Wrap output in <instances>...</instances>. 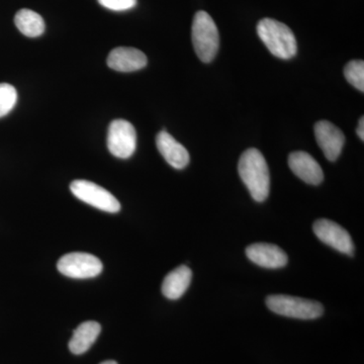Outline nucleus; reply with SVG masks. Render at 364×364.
Returning a JSON list of instances; mask_svg holds the SVG:
<instances>
[{"label": "nucleus", "mask_w": 364, "mask_h": 364, "mask_svg": "<svg viewBox=\"0 0 364 364\" xmlns=\"http://www.w3.org/2000/svg\"><path fill=\"white\" fill-rule=\"evenodd\" d=\"M238 172L253 200L258 203L264 202L269 195L270 176L262 153L254 148L246 150L239 160Z\"/></svg>", "instance_id": "f257e3e1"}, {"label": "nucleus", "mask_w": 364, "mask_h": 364, "mask_svg": "<svg viewBox=\"0 0 364 364\" xmlns=\"http://www.w3.org/2000/svg\"><path fill=\"white\" fill-rule=\"evenodd\" d=\"M257 33L263 44L277 58L287 60L298 51L293 31L284 23L272 18H263L257 25Z\"/></svg>", "instance_id": "f03ea898"}, {"label": "nucleus", "mask_w": 364, "mask_h": 364, "mask_svg": "<svg viewBox=\"0 0 364 364\" xmlns=\"http://www.w3.org/2000/svg\"><path fill=\"white\" fill-rule=\"evenodd\" d=\"M191 38L198 58L210 63L217 55L220 46L219 31L214 20L205 11L196 14L191 28Z\"/></svg>", "instance_id": "7ed1b4c3"}, {"label": "nucleus", "mask_w": 364, "mask_h": 364, "mask_svg": "<svg viewBox=\"0 0 364 364\" xmlns=\"http://www.w3.org/2000/svg\"><path fill=\"white\" fill-rule=\"evenodd\" d=\"M267 306L273 313L299 320H314L324 313V308L318 301L286 294L267 296Z\"/></svg>", "instance_id": "20e7f679"}, {"label": "nucleus", "mask_w": 364, "mask_h": 364, "mask_svg": "<svg viewBox=\"0 0 364 364\" xmlns=\"http://www.w3.org/2000/svg\"><path fill=\"white\" fill-rule=\"evenodd\" d=\"M102 261L90 253L72 252L60 258L57 263L59 272L71 279H91L102 272Z\"/></svg>", "instance_id": "39448f33"}, {"label": "nucleus", "mask_w": 364, "mask_h": 364, "mask_svg": "<svg viewBox=\"0 0 364 364\" xmlns=\"http://www.w3.org/2000/svg\"><path fill=\"white\" fill-rule=\"evenodd\" d=\"M70 191L78 200L88 203L104 212H119L121 203L107 189L88 181H74L71 182Z\"/></svg>", "instance_id": "423d86ee"}, {"label": "nucleus", "mask_w": 364, "mask_h": 364, "mask_svg": "<svg viewBox=\"0 0 364 364\" xmlns=\"http://www.w3.org/2000/svg\"><path fill=\"white\" fill-rule=\"evenodd\" d=\"M107 148L114 156L128 159L135 152L136 133L130 122L126 119H114L107 132Z\"/></svg>", "instance_id": "0eeeda50"}, {"label": "nucleus", "mask_w": 364, "mask_h": 364, "mask_svg": "<svg viewBox=\"0 0 364 364\" xmlns=\"http://www.w3.org/2000/svg\"><path fill=\"white\" fill-rule=\"evenodd\" d=\"M314 232L321 241L339 252L352 256L354 254L353 241L348 232L327 219H320L314 224Z\"/></svg>", "instance_id": "6e6552de"}, {"label": "nucleus", "mask_w": 364, "mask_h": 364, "mask_svg": "<svg viewBox=\"0 0 364 364\" xmlns=\"http://www.w3.org/2000/svg\"><path fill=\"white\" fill-rule=\"evenodd\" d=\"M315 136L325 157L329 161H336L344 147L343 132L330 122L320 121L315 124Z\"/></svg>", "instance_id": "1a4fd4ad"}, {"label": "nucleus", "mask_w": 364, "mask_h": 364, "mask_svg": "<svg viewBox=\"0 0 364 364\" xmlns=\"http://www.w3.org/2000/svg\"><path fill=\"white\" fill-rule=\"evenodd\" d=\"M249 259L261 267L277 269L286 267L287 255L279 246L268 243H255L246 249Z\"/></svg>", "instance_id": "9d476101"}, {"label": "nucleus", "mask_w": 364, "mask_h": 364, "mask_svg": "<svg viewBox=\"0 0 364 364\" xmlns=\"http://www.w3.org/2000/svg\"><path fill=\"white\" fill-rule=\"evenodd\" d=\"M291 171L301 181L312 186H318L324 179V173L315 158L304 151L293 152L289 156Z\"/></svg>", "instance_id": "9b49d317"}, {"label": "nucleus", "mask_w": 364, "mask_h": 364, "mask_svg": "<svg viewBox=\"0 0 364 364\" xmlns=\"http://www.w3.org/2000/svg\"><path fill=\"white\" fill-rule=\"evenodd\" d=\"M107 65L112 70L134 72L147 66V57L136 48L119 47L112 50L107 57Z\"/></svg>", "instance_id": "f8f14e48"}, {"label": "nucleus", "mask_w": 364, "mask_h": 364, "mask_svg": "<svg viewBox=\"0 0 364 364\" xmlns=\"http://www.w3.org/2000/svg\"><path fill=\"white\" fill-rule=\"evenodd\" d=\"M157 149L170 166L183 169L189 163V153L184 146L177 142L166 131H161L156 136Z\"/></svg>", "instance_id": "ddd939ff"}, {"label": "nucleus", "mask_w": 364, "mask_h": 364, "mask_svg": "<svg viewBox=\"0 0 364 364\" xmlns=\"http://www.w3.org/2000/svg\"><path fill=\"white\" fill-rule=\"evenodd\" d=\"M193 272L191 268L181 265V267L172 270L165 277L162 284V294L168 299H178L183 296L186 289L191 286Z\"/></svg>", "instance_id": "4468645a"}, {"label": "nucleus", "mask_w": 364, "mask_h": 364, "mask_svg": "<svg viewBox=\"0 0 364 364\" xmlns=\"http://www.w3.org/2000/svg\"><path fill=\"white\" fill-rule=\"evenodd\" d=\"M100 331H102V327L95 321L82 323L74 330L73 336L69 341V349L76 355L85 353L97 341Z\"/></svg>", "instance_id": "2eb2a0df"}, {"label": "nucleus", "mask_w": 364, "mask_h": 364, "mask_svg": "<svg viewBox=\"0 0 364 364\" xmlns=\"http://www.w3.org/2000/svg\"><path fill=\"white\" fill-rule=\"evenodd\" d=\"M14 23L23 35L28 38H37L45 32V21L42 16L31 9L18 11L14 16Z\"/></svg>", "instance_id": "dca6fc26"}, {"label": "nucleus", "mask_w": 364, "mask_h": 364, "mask_svg": "<svg viewBox=\"0 0 364 364\" xmlns=\"http://www.w3.org/2000/svg\"><path fill=\"white\" fill-rule=\"evenodd\" d=\"M344 76L356 90L364 91V62L363 60H353L344 68Z\"/></svg>", "instance_id": "f3484780"}, {"label": "nucleus", "mask_w": 364, "mask_h": 364, "mask_svg": "<svg viewBox=\"0 0 364 364\" xmlns=\"http://www.w3.org/2000/svg\"><path fill=\"white\" fill-rule=\"evenodd\" d=\"M18 102V92L13 85L0 83V117L13 111Z\"/></svg>", "instance_id": "a211bd4d"}, {"label": "nucleus", "mask_w": 364, "mask_h": 364, "mask_svg": "<svg viewBox=\"0 0 364 364\" xmlns=\"http://www.w3.org/2000/svg\"><path fill=\"white\" fill-rule=\"evenodd\" d=\"M100 6L114 11H124L136 6V0H98Z\"/></svg>", "instance_id": "6ab92c4d"}, {"label": "nucleus", "mask_w": 364, "mask_h": 364, "mask_svg": "<svg viewBox=\"0 0 364 364\" xmlns=\"http://www.w3.org/2000/svg\"><path fill=\"white\" fill-rule=\"evenodd\" d=\"M356 133H358V136L361 141H364V117H361V119H359L358 127L356 129Z\"/></svg>", "instance_id": "aec40b11"}, {"label": "nucleus", "mask_w": 364, "mask_h": 364, "mask_svg": "<svg viewBox=\"0 0 364 364\" xmlns=\"http://www.w3.org/2000/svg\"><path fill=\"white\" fill-rule=\"evenodd\" d=\"M100 364H117L116 361L114 360H107L105 361V363H100Z\"/></svg>", "instance_id": "412c9836"}]
</instances>
